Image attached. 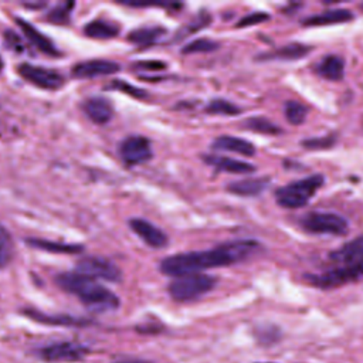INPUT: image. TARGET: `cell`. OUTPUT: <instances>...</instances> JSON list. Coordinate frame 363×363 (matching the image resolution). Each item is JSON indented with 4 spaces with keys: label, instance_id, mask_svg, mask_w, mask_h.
<instances>
[{
    "label": "cell",
    "instance_id": "5b68a950",
    "mask_svg": "<svg viewBox=\"0 0 363 363\" xmlns=\"http://www.w3.org/2000/svg\"><path fill=\"white\" fill-rule=\"evenodd\" d=\"M216 286V278L206 274H189L177 277L169 285L170 296L177 302H190L201 298Z\"/></svg>",
    "mask_w": 363,
    "mask_h": 363
},
{
    "label": "cell",
    "instance_id": "44dd1931",
    "mask_svg": "<svg viewBox=\"0 0 363 363\" xmlns=\"http://www.w3.org/2000/svg\"><path fill=\"white\" fill-rule=\"evenodd\" d=\"M84 33L95 40H108L119 34V26L106 20H94L84 27Z\"/></svg>",
    "mask_w": 363,
    "mask_h": 363
},
{
    "label": "cell",
    "instance_id": "3957f363",
    "mask_svg": "<svg viewBox=\"0 0 363 363\" xmlns=\"http://www.w3.org/2000/svg\"><path fill=\"white\" fill-rule=\"evenodd\" d=\"M57 284L65 292L79 298L81 302L94 312H108L119 306V298L113 292L82 274H60L57 277Z\"/></svg>",
    "mask_w": 363,
    "mask_h": 363
},
{
    "label": "cell",
    "instance_id": "e0dca14e",
    "mask_svg": "<svg viewBox=\"0 0 363 363\" xmlns=\"http://www.w3.org/2000/svg\"><path fill=\"white\" fill-rule=\"evenodd\" d=\"M213 149L223 150V152H233V153L248 156V157L255 155V147L251 142L235 138V136H228V135H223L214 139Z\"/></svg>",
    "mask_w": 363,
    "mask_h": 363
},
{
    "label": "cell",
    "instance_id": "e575fe53",
    "mask_svg": "<svg viewBox=\"0 0 363 363\" xmlns=\"http://www.w3.org/2000/svg\"><path fill=\"white\" fill-rule=\"evenodd\" d=\"M136 67H140L143 69H163L164 64L157 62V61H152V62H138Z\"/></svg>",
    "mask_w": 363,
    "mask_h": 363
},
{
    "label": "cell",
    "instance_id": "cb8c5ba5",
    "mask_svg": "<svg viewBox=\"0 0 363 363\" xmlns=\"http://www.w3.org/2000/svg\"><path fill=\"white\" fill-rule=\"evenodd\" d=\"M24 313L28 315L31 319L38 320V322H43V323H47V325L78 326V325L86 323V322L82 320V319H77V318H72V316H64V315H60V316H50V315L40 313V312H37V311H26Z\"/></svg>",
    "mask_w": 363,
    "mask_h": 363
},
{
    "label": "cell",
    "instance_id": "2e32d148",
    "mask_svg": "<svg viewBox=\"0 0 363 363\" xmlns=\"http://www.w3.org/2000/svg\"><path fill=\"white\" fill-rule=\"evenodd\" d=\"M203 160L207 164H210L221 172L234 173V174H245V173H252L255 170V167L248 162H242V160H237V159H231V157H225V156L204 155Z\"/></svg>",
    "mask_w": 363,
    "mask_h": 363
},
{
    "label": "cell",
    "instance_id": "603a6c76",
    "mask_svg": "<svg viewBox=\"0 0 363 363\" xmlns=\"http://www.w3.org/2000/svg\"><path fill=\"white\" fill-rule=\"evenodd\" d=\"M28 244L37 247L44 251L58 252V254H77L82 250V245L78 244H64V242H52L45 240H28Z\"/></svg>",
    "mask_w": 363,
    "mask_h": 363
},
{
    "label": "cell",
    "instance_id": "8d00e7d4",
    "mask_svg": "<svg viewBox=\"0 0 363 363\" xmlns=\"http://www.w3.org/2000/svg\"><path fill=\"white\" fill-rule=\"evenodd\" d=\"M1 67H3V61H1V58H0V69H1Z\"/></svg>",
    "mask_w": 363,
    "mask_h": 363
},
{
    "label": "cell",
    "instance_id": "1f68e13d",
    "mask_svg": "<svg viewBox=\"0 0 363 363\" xmlns=\"http://www.w3.org/2000/svg\"><path fill=\"white\" fill-rule=\"evenodd\" d=\"M265 20H269V14L267 13H262V11H252L247 16H244L242 18L238 20V23L235 24L237 28H245V27H251V26H257V24H261L264 23Z\"/></svg>",
    "mask_w": 363,
    "mask_h": 363
},
{
    "label": "cell",
    "instance_id": "5bb4252c",
    "mask_svg": "<svg viewBox=\"0 0 363 363\" xmlns=\"http://www.w3.org/2000/svg\"><path fill=\"white\" fill-rule=\"evenodd\" d=\"M312 48L305 44L291 43L281 48L272 50L269 52H262L257 57V61H294L303 58Z\"/></svg>",
    "mask_w": 363,
    "mask_h": 363
},
{
    "label": "cell",
    "instance_id": "8fae6325",
    "mask_svg": "<svg viewBox=\"0 0 363 363\" xmlns=\"http://www.w3.org/2000/svg\"><path fill=\"white\" fill-rule=\"evenodd\" d=\"M132 231L140 237V240L152 248H163L167 245V235L143 218H132L129 221Z\"/></svg>",
    "mask_w": 363,
    "mask_h": 363
},
{
    "label": "cell",
    "instance_id": "f1b7e54d",
    "mask_svg": "<svg viewBox=\"0 0 363 363\" xmlns=\"http://www.w3.org/2000/svg\"><path fill=\"white\" fill-rule=\"evenodd\" d=\"M207 112L210 113H216V115H228V116H233V115H238L240 113V108L235 106L234 104L225 101V99H214L211 101L207 108H206Z\"/></svg>",
    "mask_w": 363,
    "mask_h": 363
},
{
    "label": "cell",
    "instance_id": "ba28073f",
    "mask_svg": "<svg viewBox=\"0 0 363 363\" xmlns=\"http://www.w3.org/2000/svg\"><path fill=\"white\" fill-rule=\"evenodd\" d=\"M77 272L88 278H99L109 282H118L122 278L121 269L106 258L102 257H85L77 264Z\"/></svg>",
    "mask_w": 363,
    "mask_h": 363
},
{
    "label": "cell",
    "instance_id": "7402d4cb",
    "mask_svg": "<svg viewBox=\"0 0 363 363\" xmlns=\"http://www.w3.org/2000/svg\"><path fill=\"white\" fill-rule=\"evenodd\" d=\"M164 34L166 30L162 27H142L130 31L128 40L136 45H152L156 44Z\"/></svg>",
    "mask_w": 363,
    "mask_h": 363
},
{
    "label": "cell",
    "instance_id": "d6986e66",
    "mask_svg": "<svg viewBox=\"0 0 363 363\" xmlns=\"http://www.w3.org/2000/svg\"><path fill=\"white\" fill-rule=\"evenodd\" d=\"M315 71L322 78L329 81H339L345 75V61L339 55H326L316 64Z\"/></svg>",
    "mask_w": 363,
    "mask_h": 363
},
{
    "label": "cell",
    "instance_id": "7c38bea8",
    "mask_svg": "<svg viewBox=\"0 0 363 363\" xmlns=\"http://www.w3.org/2000/svg\"><path fill=\"white\" fill-rule=\"evenodd\" d=\"M119 71V65L109 60H88L78 62L72 68V74L77 78H95L105 77Z\"/></svg>",
    "mask_w": 363,
    "mask_h": 363
},
{
    "label": "cell",
    "instance_id": "4dcf8cb0",
    "mask_svg": "<svg viewBox=\"0 0 363 363\" xmlns=\"http://www.w3.org/2000/svg\"><path fill=\"white\" fill-rule=\"evenodd\" d=\"M74 6H75V3H72V1H69V3H68V1H65V3L57 4V6H55L50 13H48L47 18H48L50 21H52V23L62 24V23L68 21L69 14H71V11H72Z\"/></svg>",
    "mask_w": 363,
    "mask_h": 363
},
{
    "label": "cell",
    "instance_id": "f546056e",
    "mask_svg": "<svg viewBox=\"0 0 363 363\" xmlns=\"http://www.w3.org/2000/svg\"><path fill=\"white\" fill-rule=\"evenodd\" d=\"M211 23V14H208L207 11H200L197 16H194L182 30V35L180 37H184L190 33H194V31H199V30H203L204 27H207L208 24Z\"/></svg>",
    "mask_w": 363,
    "mask_h": 363
},
{
    "label": "cell",
    "instance_id": "484cf974",
    "mask_svg": "<svg viewBox=\"0 0 363 363\" xmlns=\"http://www.w3.org/2000/svg\"><path fill=\"white\" fill-rule=\"evenodd\" d=\"M284 112H285V118L292 125H301L306 118V108L296 101H288L285 104Z\"/></svg>",
    "mask_w": 363,
    "mask_h": 363
},
{
    "label": "cell",
    "instance_id": "d6a6232c",
    "mask_svg": "<svg viewBox=\"0 0 363 363\" xmlns=\"http://www.w3.org/2000/svg\"><path fill=\"white\" fill-rule=\"evenodd\" d=\"M111 86H112V88H116V89H119V91H122V92H126V94H129V95H132V96H135V98H142V96H145L143 89L135 88V86H132V85H129V84H126V82H122V81H115V82L111 84Z\"/></svg>",
    "mask_w": 363,
    "mask_h": 363
},
{
    "label": "cell",
    "instance_id": "9c48e42d",
    "mask_svg": "<svg viewBox=\"0 0 363 363\" xmlns=\"http://www.w3.org/2000/svg\"><path fill=\"white\" fill-rule=\"evenodd\" d=\"M18 74L28 81L30 84L41 88V89H58L64 85V78L55 69L33 65V64H20L17 68Z\"/></svg>",
    "mask_w": 363,
    "mask_h": 363
},
{
    "label": "cell",
    "instance_id": "4fadbf2b",
    "mask_svg": "<svg viewBox=\"0 0 363 363\" xmlns=\"http://www.w3.org/2000/svg\"><path fill=\"white\" fill-rule=\"evenodd\" d=\"M18 28L21 30V33L24 34V37L41 52L48 54V55H58V50L55 48L54 43L44 35L38 28H35L33 24H30L27 20L17 17L16 18Z\"/></svg>",
    "mask_w": 363,
    "mask_h": 363
},
{
    "label": "cell",
    "instance_id": "836d02e7",
    "mask_svg": "<svg viewBox=\"0 0 363 363\" xmlns=\"http://www.w3.org/2000/svg\"><path fill=\"white\" fill-rule=\"evenodd\" d=\"M4 41H6V45H7V48H10V50H13V51H23L24 50V47H23V41H21V38L16 34V33H13V31H6V34H4Z\"/></svg>",
    "mask_w": 363,
    "mask_h": 363
},
{
    "label": "cell",
    "instance_id": "7a4b0ae2",
    "mask_svg": "<svg viewBox=\"0 0 363 363\" xmlns=\"http://www.w3.org/2000/svg\"><path fill=\"white\" fill-rule=\"evenodd\" d=\"M332 268L309 275V282L319 288H335L363 278V235L343 244L329 255Z\"/></svg>",
    "mask_w": 363,
    "mask_h": 363
},
{
    "label": "cell",
    "instance_id": "ffe728a7",
    "mask_svg": "<svg viewBox=\"0 0 363 363\" xmlns=\"http://www.w3.org/2000/svg\"><path fill=\"white\" fill-rule=\"evenodd\" d=\"M269 184L268 179H245V180H238V182H233L228 184V190L233 194L237 196H244V197H254V196H259Z\"/></svg>",
    "mask_w": 363,
    "mask_h": 363
},
{
    "label": "cell",
    "instance_id": "8992f818",
    "mask_svg": "<svg viewBox=\"0 0 363 363\" xmlns=\"http://www.w3.org/2000/svg\"><path fill=\"white\" fill-rule=\"evenodd\" d=\"M301 225L311 234L325 235H345L349 231L347 220L336 213L312 211L303 216Z\"/></svg>",
    "mask_w": 363,
    "mask_h": 363
},
{
    "label": "cell",
    "instance_id": "d590c367",
    "mask_svg": "<svg viewBox=\"0 0 363 363\" xmlns=\"http://www.w3.org/2000/svg\"><path fill=\"white\" fill-rule=\"evenodd\" d=\"M113 363H149V362L139 360V359H123V360H116Z\"/></svg>",
    "mask_w": 363,
    "mask_h": 363
},
{
    "label": "cell",
    "instance_id": "4316f807",
    "mask_svg": "<svg viewBox=\"0 0 363 363\" xmlns=\"http://www.w3.org/2000/svg\"><path fill=\"white\" fill-rule=\"evenodd\" d=\"M245 128L254 132L268 133V135H277L281 132V129L277 125H274L271 121L265 118H251L245 122Z\"/></svg>",
    "mask_w": 363,
    "mask_h": 363
},
{
    "label": "cell",
    "instance_id": "277c9868",
    "mask_svg": "<svg viewBox=\"0 0 363 363\" xmlns=\"http://www.w3.org/2000/svg\"><path fill=\"white\" fill-rule=\"evenodd\" d=\"M323 184L322 174H312L301 180H295L275 190V200L281 207L299 208L303 207Z\"/></svg>",
    "mask_w": 363,
    "mask_h": 363
},
{
    "label": "cell",
    "instance_id": "83f0119b",
    "mask_svg": "<svg viewBox=\"0 0 363 363\" xmlns=\"http://www.w3.org/2000/svg\"><path fill=\"white\" fill-rule=\"evenodd\" d=\"M13 257V241L9 231L0 225V268L6 267Z\"/></svg>",
    "mask_w": 363,
    "mask_h": 363
},
{
    "label": "cell",
    "instance_id": "30bf717a",
    "mask_svg": "<svg viewBox=\"0 0 363 363\" xmlns=\"http://www.w3.org/2000/svg\"><path fill=\"white\" fill-rule=\"evenodd\" d=\"M119 155L126 164H140L152 157V147L149 139L140 135H132L119 145Z\"/></svg>",
    "mask_w": 363,
    "mask_h": 363
},
{
    "label": "cell",
    "instance_id": "ac0fdd59",
    "mask_svg": "<svg viewBox=\"0 0 363 363\" xmlns=\"http://www.w3.org/2000/svg\"><path fill=\"white\" fill-rule=\"evenodd\" d=\"M353 18V14L350 10L346 9H332L326 10L323 13L311 16L303 20V26L306 27H320V26H330V24H339L345 23Z\"/></svg>",
    "mask_w": 363,
    "mask_h": 363
},
{
    "label": "cell",
    "instance_id": "52a82bcc",
    "mask_svg": "<svg viewBox=\"0 0 363 363\" xmlns=\"http://www.w3.org/2000/svg\"><path fill=\"white\" fill-rule=\"evenodd\" d=\"M89 350L75 342H58L43 347L38 354L40 359L48 363H74L82 360Z\"/></svg>",
    "mask_w": 363,
    "mask_h": 363
},
{
    "label": "cell",
    "instance_id": "d4e9b609",
    "mask_svg": "<svg viewBox=\"0 0 363 363\" xmlns=\"http://www.w3.org/2000/svg\"><path fill=\"white\" fill-rule=\"evenodd\" d=\"M218 43L208 40V38H197L193 40L190 43H187L183 48L182 52L183 54H197V52H211L218 50Z\"/></svg>",
    "mask_w": 363,
    "mask_h": 363
},
{
    "label": "cell",
    "instance_id": "9a60e30c",
    "mask_svg": "<svg viewBox=\"0 0 363 363\" xmlns=\"http://www.w3.org/2000/svg\"><path fill=\"white\" fill-rule=\"evenodd\" d=\"M84 112L94 123H98V125H104L109 122L113 116V109L111 102L101 96H94L86 99L84 104Z\"/></svg>",
    "mask_w": 363,
    "mask_h": 363
},
{
    "label": "cell",
    "instance_id": "6da1fadb",
    "mask_svg": "<svg viewBox=\"0 0 363 363\" xmlns=\"http://www.w3.org/2000/svg\"><path fill=\"white\" fill-rule=\"evenodd\" d=\"M254 240H237L224 242L211 250L183 252L166 257L160 262V271L170 277L200 274L208 268H218L237 264L254 255L259 250Z\"/></svg>",
    "mask_w": 363,
    "mask_h": 363
}]
</instances>
